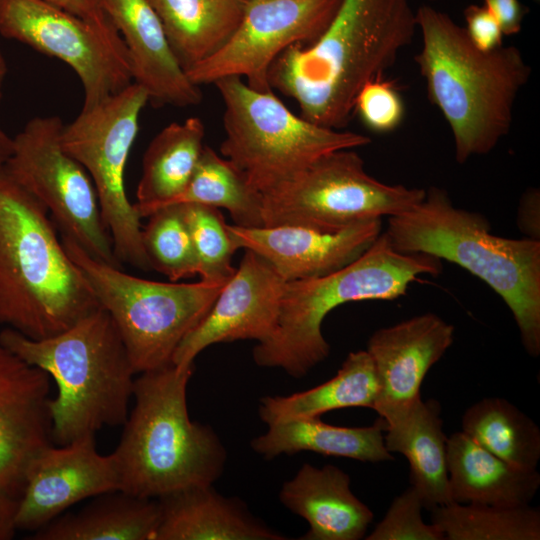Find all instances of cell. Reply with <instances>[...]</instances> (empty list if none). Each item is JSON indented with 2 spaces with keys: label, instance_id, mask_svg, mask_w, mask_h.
Wrapping results in <instances>:
<instances>
[{
  "label": "cell",
  "instance_id": "6da1fadb",
  "mask_svg": "<svg viewBox=\"0 0 540 540\" xmlns=\"http://www.w3.org/2000/svg\"><path fill=\"white\" fill-rule=\"evenodd\" d=\"M416 28L410 0H341L314 42L291 45L274 60L269 86L294 99L305 119L342 129L361 87L394 64Z\"/></svg>",
  "mask_w": 540,
  "mask_h": 540
},
{
  "label": "cell",
  "instance_id": "7a4b0ae2",
  "mask_svg": "<svg viewBox=\"0 0 540 540\" xmlns=\"http://www.w3.org/2000/svg\"><path fill=\"white\" fill-rule=\"evenodd\" d=\"M415 19L422 45L414 60L430 102L450 127L456 161L489 153L511 130L531 67L516 46L478 49L464 27L429 5Z\"/></svg>",
  "mask_w": 540,
  "mask_h": 540
},
{
  "label": "cell",
  "instance_id": "3957f363",
  "mask_svg": "<svg viewBox=\"0 0 540 540\" xmlns=\"http://www.w3.org/2000/svg\"><path fill=\"white\" fill-rule=\"evenodd\" d=\"M47 209L0 169V324L54 336L100 307Z\"/></svg>",
  "mask_w": 540,
  "mask_h": 540
},
{
  "label": "cell",
  "instance_id": "277c9868",
  "mask_svg": "<svg viewBox=\"0 0 540 540\" xmlns=\"http://www.w3.org/2000/svg\"><path fill=\"white\" fill-rule=\"evenodd\" d=\"M194 364L142 372L134 380V407L111 453L119 489L159 499L223 474L227 451L214 429L192 421L187 387Z\"/></svg>",
  "mask_w": 540,
  "mask_h": 540
},
{
  "label": "cell",
  "instance_id": "5b68a950",
  "mask_svg": "<svg viewBox=\"0 0 540 540\" xmlns=\"http://www.w3.org/2000/svg\"><path fill=\"white\" fill-rule=\"evenodd\" d=\"M384 232L399 252L446 260L484 281L510 309L526 352L540 354V240L492 234L484 216L455 207L438 187L389 217Z\"/></svg>",
  "mask_w": 540,
  "mask_h": 540
},
{
  "label": "cell",
  "instance_id": "8992f818",
  "mask_svg": "<svg viewBox=\"0 0 540 540\" xmlns=\"http://www.w3.org/2000/svg\"><path fill=\"white\" fill-rule=\"evenodd\" d=\"M0 343L54 380L53 444L66 445L125 423L136 373L114 321L101 306L44 339L4 328Z\"/></svg>",
  "mask_w": 540,
  "mask_h": 540
},
{
  "label": "cell",
  "instance_id": "52a82bcc",
  "mask_svg": "<svg viewBox=\"0 0 540 540\" xmlns=\"http://www.w3.org/2000/svg\"><path fill=\"white\" fill-rule=\"evenodd\" d=\"M441 260L394 249L385 232L356 260L322 277L287 282L274 333L252 351L260 367L306 376L330 353L322 323L336 307L355 301L393 300L421 275H438Z\"/></svg>",
  "mask_w": 540,
  "mask_h": 540
},
{
  "label": "cell",
  "instance_id": "ba28073f",
  "mask_svg": "<svg viewBox=\"0 0 540 540\" xmlns=\"http://www.w3.org/2000/svg\"><path fill=\"white\" fill-rule=\"evenodd\" d=\"M224 104L220 154L263 193L320 157L370 143L363 134L329 128L294 114L273 91H258L238 76L213 83Z\"/></svg>",
  "mask_w": 540,
  "mask_h": 540
},
{
  "label": "cell",
  "instance_id": "9c48e42d",
  "mask_svg": "<svg viewBox=\"0 0 540 540\" xmlns=\"http://www.w3.org/2000/svg\"><path fill=\"white\" fill-rule=\"evenodd\" d=\"M99 305L114 321L135 373L172 363L183 339L201 322L227 281L160 282L97 260L61 235Z\"/></svg>",
  "mask_w": 540,
  "mask_h": 540
},
{
  "label": "cell",
  "instance_id": "30bf717a",
  "mask_svg": "<svg viewBox=\"0 0 540 540\" xmlns=\"http://www.w3.org/2000/svg\"><path fill=\"white\" fill-rule=\"evenodd\" d=\"M425 195L421 188L375 179L354 149H341L261 193L263 226L338 232L358 223L401 215Z\"/></svg>",
  "mask_w": 540,
  "mask_h": 540
},
{
  "label": "cell",
  "instance_id": "8fae6325",
  "mask_svg": "<svg viewBox=\"0 0 540 540\" xmlns=\"http://www.w3.org/2000/svg\"><path fill=\"white\" fill-rule=\"evenodd\" d=\"M147 92L132 82L101 103L81 109L64 125L61 143L89 174L119 263L143 271L152 268L142 244L141 217L129 201L125 169L139 130Z\"/></svg>",
  "mask_w": 540,
  "mask_h": 540
},
{
  "label": "cell",
  "instance_id": "7c38bea8",
  "mask_svg": "<svg viewBox=\"0 0 540 540\" xmlns=\"http://www.w3.org/2000/svg\"><path fill=\"white\" fill-rule=\"evenodd\" d=\"M62 119L36 116L13 137L5 170L47 209L64 235L93 258L121 267L86 169L61 143Z\"/></svg>",
  "mask_w": 540,
  "mask_h": 540
},
{
  "label": "cell",
  "instance_id": "4fadbf2b",
  "mask_svg": "<svg viewBox=\"0 0 540 540\" xmlns=\"http://www.w3.org/2000/svg\"><path fill=\"white\" fill-rule=\"evenodd\" d=\"M0 35L67 64L89 109L133 82L124 43L42 0H0Z\"/></svg>",
  "mask_w": 540,
  "mask_h": 540
},
{
  "label": "cell",
  "instance_id": "5bb4252c",
  "mask_svg": "<svg viewBox=\"0 0 540 540\" xmlns=\"http://www.w3.org/2000/svg\"><path fill=\"white\" fill-rule=\"evenodd\" d=\"M341 0H249L229 40L186 73L197 86L238 76L258 91H273L268 72L294 44H311L326 29Z\"/></svg>",
  "mask_w": 540,
  "mask_h": 540
},
{
  "label": "cell",
  "instance_id": "9a60e30c",
  "mask_svg": "<svg viewBox=\"0 0 540 540\" xmlns=\"http://www.w3.org/2000/svg\"><path fill=\"white\" fill-rule=\"evenodd\" d=\"M286 283L268 262L245 250L210 310L175 350L172 363L194 364L214 344L268 339L278 324Z\"/></svg>",
  "mask_w": 540,
  "mask_h": 540
},
{
  "label": "cell",
  "instance_id": "2e32d148",
  "mask_svg": "<svg viewBox=\"0 0 540 540\" xmlns=\"http://www.w3.org/2000/svg\"><path fill=\"white\" fill-rule=\"evenodd\" d=\"M454 340V326L428 312L376 330L368 352L378 381L373 410L386 428L404 421L421 399L420 387Z\"/></svg>",
  "mask_w": 540,
  "mask_h": 540
},
{
  "label": "cell",
  "instance_id": "e0dca14e",
  "mask_svg": "<svg viewBox=\"0 0 540 540\" xmlns=\"http://www.w3.org/2000/svg\"><path fill=\"white\" fill-rule=\"evenodd\" d=\"M118 489L113 457L97 451L95 435L59 447L51 444L27 470L16 530L36 532L78 502Z\"/></svg>",
  "mask_w": 540,
  "mask_h": 540
},
{
  "label": "cell",
  "instance_id": "ac0fdd59",
  "mask_svg": "<svg viewBox=\"0 0 540 540\" xmlns=\"http://www.w3.org/2000/svg\"><path fill=\"white\" fill-rule=\"evenodd\" d=\"M50 379L0 343V492L17 499L30 464L53 444Z\"/></svg>",
  "mask_w": 540,
  "mask_h": 540
},
{
  "label": "cell",
  "instance_id": "d6986e66",
  "mask_svg": "<svg viewBox=\"0 0 540 540\" xmlns=\"http://www.w3.org/2000/svg\"><path fill=\"white\" fill-rule=\"evenodd\" d=\"M238 249L250 250L286 281L318 278L361 256L381 234L382 219L362 222L338 232L280 225L245 228L229 225Z\"/></svg>",
  "mask_w": 540,
  "mask_h": 540
},
{
  "label": "cell",
  "instance_id": "ffe728a7",
  "mask_svg": "<svg viewBox=\"0 0 540 540\" xmlns=\"http://www.w3.org/2000/svg\"><path fill=\"white\" fill-rule=\"evenodd\" d=\"M124 42L134 83L154 106L185 108L202 100L181 66L164 26L148 0H100Z\"/></svg>",
  "mask_w": 540,
  "mask_h": 540
},
{
  "label": "cell",
  "instance_id": "44dd1931",
  "mask_svg": "<svg viewBox=\"0 0 540 540\" xmlns=\"http://www.w3.org/2000/svg\"><path fill=\"white\" fill-rule=\"evenodd\" d=\"M349 475L334 465L304 463L279 492L282 505L308 523L301 540H359L373 512L352 492Z\"/></svg>",
  "mask_w": 540,
  "mask_h": 540
},
{
  "label": "cell",
  "instance_id": "7402d4cb",
  "mask_svg": "<svg viewBox=\"0 0 540 540\" xmlns=\"http://www.w3.org/2000/svg\"><path fill=\"white\" fill-rule=\"evenodd\" d=\"M160 520L154 540H284L255 517L244 502L213 485L188 487L158 499Z\"/></svg>",
  "mask_w": 540,
  "mask_h": 540
},
{
  "label": "cell",
  "instance_id": "603a6c76",
  "mask_svg": "<svg viewBox=\"0 0 540 540\" xmlns=\"http://www.w3.org/2000/svg\"><path fill=\"white\" fill-rule=\"evenodd\" d=\"M447 470L451 503L527 506L540 487L537 469L505 462L463 431L447 438Z\"/></svg>",
  "mask_w": 540,
  "mask_h": 540
},
{
  "label": "cell",
  "instance_id": "cb8c5ba5",
  "mask_svg": "<svg viewBox=\"0 0 540 540\" xmlns=\"http://www.w3.org/2000/svg\"><path fill=\"white\" fill-rule=\"evenodd\" d=\"M385 430L386 423L381 417L364 427L335 426L320 417L298 419L269 425L265 433L250 441V447L267 460L310 451L377 463L394 459L385 447Z\"/></svg>",
  "mask_w": 540,
  "mask_h": 540
},
{
  "label": "cell",
  "instance_id": "d4e9b609",
  "mask_svg": "<svg viewBox=\"0 0 540 540\" xmlns=\"http://www.w3.org/2000/svg\"><path fill=\"white\" fill-rule=\"evenodd\" d=\"M160 520L158 499L122 490L93 497L77 512L63 513L41 529L34 540H154Z\"/></svg>",
  "mask_w": 540,
  "mask_h": 540
},
{
  "label": "cell",
  "instance_id": "484cf974",
  "mask_svg": "<svg viewBox=\"0 0 540 540\" xmlns=\"http://www.w3.org/2000/svg\"><path fill=\"white\" fill-rule=\"evenodd\" d=\"M384 443L390 453L405 456L410 465V484L424 508L451 503L447 470V437L443 431L441 405L422 398L400 424L386 428Z\"/></svg>",
  "mask_w": 540,
  "mask_h": 540
},
{
  "label": "cell",
  "instance_id": "4316f807",
  "mask_svg": "<svg viewBox=\"0 0 540 540\" xmlns=\"http://www.w3.org/2000/svg\"><path fill=\"white\" fill-rule=\"evenodd\" d=\"M205 125L196 116L164 127L149 143L142 161L134 208L141 218L164 207L188 184L204 147Z\"/></svg>",
  "mask_w": 540,
  "mask_h": 540
},
{
  "label": "cell",
  "instance_id": "83f0119b",
  "mask_svg": "<svg viewBox=\"0 0 540 540\" xmlns=\"http://www.w3.org/2000/svg\"><path fill=\"white\" fill-rule=\"evenodd\" d=\"M378 381L366 350L350 352L328 381L311 389L259 400L258 415L267 426L292 420L317 418L344 408H374Z\"/></svg>",
  "mask_w": 540,
  "mask_h": 540
},
{
  "label": "cell",
  "instance_id": "f1b7e54d",
  "mask_svg": "<svg viewBox=\"0 0 540 540\" xmlns=\"http://www.w3.org/2000/svg\"><path fill=\"white\" fill-rule=\"evenodd\" d=\"M187 71L219 50L238 27L249 0H148Z\"/></svg>",
  "mask_w": 540,
  "mask_h": 540
},
{
  "label": "cell",
  "instance_id": "f546056e",
  "mask_svg": "<svg viewBox=\"0 0 540 540\" xmlns=\"http://www.w3.org/2000/svg\"><path fill=\"white\" fill-rule=\"evenodd\" d=\"M462 431L505 462L523 469L540 460L538 425L507 399L483 398L466 409Z\"/></svg>",
  "mask_w": 540,
  "mask_h": 540
},
{
  "label": "cell",
  "instance_id": "4dcf8cb0",
  "mask_svg": "<svg viewBox=\"0 0 540 540\" xmlns=\"http://www.w3.org/2000/svg\"><path fill=\"white\" fill-rule=\"evenodd\" d=\"M184 203L223 208L240 227L263 226L261 193L230 160L208 145L184 190L165 206Z\"/></svg>",
  "mask_w": 540,
  "mask_h": 540
},
{
  "label": "cell",
  "instance_id": "1f68e13d",
  "mask_svg": "<svg viewBox=\"0 0 540 540\" xmlns=\"http://www.w3.org/2000/svg\"><path fill=\"white\" fill-rule=\"evenodd\" d=\"M430 511L431 523L446 540L540 539V511L530 505L497 507L452 502Z\"/></svg>",
  "mask_w": 540,
  "mask_h": 540
},
{
  "label": "cell",
  "instance_id": "d6a6232c",
  "mask_svg": "<svg viewBox=\"0 0 540 540\" xmlns=\"http://www.w3.org/2000/svg\"><path fill=\"white\" fill-rule=\"evenodd\" d=\"M142 227V244L150 266L172 282L198 275L192 238L180 204L155 210Z\"/></svg>",
  "mask_w": 540,
  "mask_h": 540
},
{
  "label": "cell",
  "instance_id": "836d02e7",
  "mask_svg": "<svg viewBox=\"0 0 540 540\" xmlns=\"http://www.w3.org/2000/svg\"><path fill=\"white\" fill-rule=\"evenodd\" d=\"M198 262L201 280L224 282L234 274L232 257L238 250L219 209L195 203L180 204Z\"/></svg>",
  "mask_w": 540,
  "mask_h": 540
},
{
  "label": "cell",
  "instance_id": "e575fe53",
  "mask_svg": "<svg viewBox=\"0 0 540 540\" xmlns=\"http://www.w3.org/2000/svg\"><path fill=\"white\" fill-rule=\"evenodd\" d=\"M422 499L413 486L396 496L367 540H445L441 530L422 519Z\"/></svg>",
  "mask_w": 540,
  "mask_h": 540
},
{
  "label": "cell",
  "instance_id": "d590c367",
  "mask_svg": "<svg viewBox=\"0 0 540 540\" xmlns=\"http://www.w3.org/2000/svg\"><path fill=\"white\" fill-rule=\"evenodd\" d=\"M354 111L376 133L395 130L404 117V104L392 83L377 77L365 83L356 95Z\"/></svg>",
  "mask_w": 540,
  "mask_h": 540
},
{
  "label": "cell",
  "instance_id": "8d00e7d4",
  "mask_svg": "<svg viewBox=\"0 0 540 540\" xmlns=\"http://www.w3.org/2000/svg\"><path fill=\"white\" fill-rule=\"evenodd\" d=\"M466 33L471 42L482 51H491L503 45V33L499 24L484 6L471 4L463 12Z\"/></svg>",
  "mask_w": 540,
  "mask_h": 540
},
{
  "label": "cell",
  "instance_id": "74e56055",
  "mask_svg": "<svg viewBox=\"0 0 540 540\" xmlns=\"http://www.w3.org/2000/svg\"><path fill=\"white\" fill-rule=\"evenodd\" d=\"M72 13L97 27L102 33L117 42H123L100 0H42Z\"/></svg>",
  "mask_w": 540,
  "mask_h": 540
},
{
  "label": "cell",
  "instance_id": "f35d334b",
  "mask_svg": "<svg viewBox=\"0 0 540 540\" xmlns=\"http://www.w3.org/2000/svg\"><path fill=\"white\" fill-rule=\"evenodd\" d=\"M504 36L518 34L528 9L519 0H483Z\"/></svg>",
  "mask_w": 540,
  "mask_h": 540
},
{
  "label": "cell",
  "instance_id": "ab89813d",
  "mask_svg": "<svg viewBox=\"0 0 540 540\" xmlns=\"http://www.w3.org/2000/svg\"><path fill=\"white\" fill-rule=\"evenodd\" d=\"M540 194L536 188L527 189L522 195L517 214L519 229L527 238L540 240Z\"/></svg>",
  "mask_w": 540,
  "mask_h": 540
},
{
  "label": "cell",
  "instance_id": "60d3db41",
  "mask_svg": "<svg viewBox=\"0 0 540 540\" xmlns=\"http://www.w3.org/2000/svg\"><path fill=\"white\" fill-rule=\"evenodd\" d=\"M18 499L0 492V540L13 538L16 530L15 513Z\"/></svg>",
  "mask_w": 540,
  "mask_h": 540
},
{
  "label": "cell",
  "instance_id": "b9f144b4",
  "mask_svg": "<svg viewBox=\"0 0 540 540\" xmlns=\"http://www.w3.org/2000/svg\"><path fill=\"white\" fill-rule=\"evenodd\" d=\"M13 148V137L0 128V169L5 166Z\"/></svg>",
  "mask_w": 540,
  "mask_h": 540
},
{
  "label": "cell",
  "instance_id": "7bdbcfd3",
  "mask_svg": "<svg viewBox=\"0 0 540 540\" xmlns=\"http://www.w3.org/2000/svg\"><path fill=\"white\" fill-rule=\"evenodd\" d=\"M7 71H8L7 62H6V59L4 57L2 50L0 49V103L3 97V86H4L5 78L7 75Z\"/></svg>",
  "mask_w": 540,
  "mask_h": 540
},
{
  "label": "cell",
  "instance_id": "ee69618b",
  "mask_svg": "<svg viewBox=\"0 0 540 540\" xmlns=\"http://www.w3.org/2000/svg\"><path fill=\"white\" fill-rule=\"evenodd\" d=\"M533 1H535V2H539V0H533Z\"/></svg>",
  "mask_w": 540,
  "mask_h": 540
},
{
  "label": "cell",
  "instance_id": "f6af8a7d",
  "mask_svg": "<svg viewBox=\"0 0 540 540\" xmlns=\"http://www.w3.org/2000/svg\"><path fill=\"white\" fill-rule=\"evenodd\" d=\"M430 1H436V0H430Z\"/></svg>",
  "mask_w": 540,
  "mask_h": 540
}]
</instances>
